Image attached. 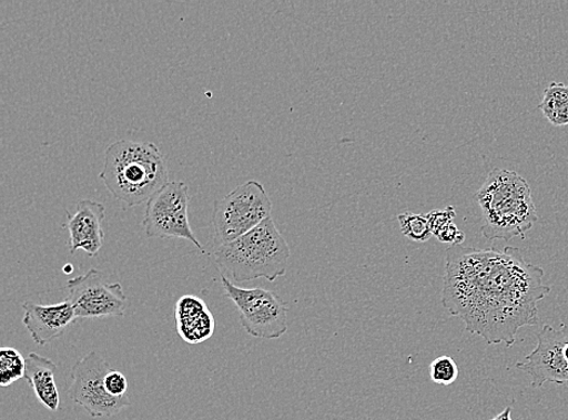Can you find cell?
I'll use <instances>...</instances> for the list:
<instances>
[{
    "mask_svg": "<svg viewBox=\"0 0 568 420\" xmlns=\"http://www.w3.org/2000/svg\"><path fill=\"white\" fill-rule=\"evenodd\" d=\"M538 109L554 126L568 125V85L552 82Z\"/></svg>",
    "mask_w": 568,
    "mask_h": 420,
    "instance_id": "obj_15",
    "label": "cell"
},
{
    "mask_svg": "<svg viewBox=\"0 0 568 420\" xmlns=\"http://www.w3.org/2000/svg\"><path fill=\"white\" fill-rule=\"evenodd\" d=\"M545 270L520 249L452 246L446 252L442 304L487 345L514 346L521 327L539 324L538 304L550 294Z\"/></svg>",
    "mask_w": 568,
    "mask_h": 420,
    "instance_id": "obj_1",
    "label": "cell"
},
{
    "mask_svg": "<svg viewBox=\"0 0 568 420\" xmlns=\"http://www.w3.org/2000/svg\"><path fill=\"white\" fill-rule=\"evenodd\" d=\"M435 238L443 244H452L453 246H456L465 243L466 234L458 229L455 223H452L450 226H447L440 233L435 235Z\"/></svg>",
    "mask_w": 568,
    "mask_h": 420,
    "instance_id": "obj_21",
    "label": "cell"
},
{
    "mask_svg": "<svg viewBox=\"0 0 568 420\" xmlns=\"http://www.w3.org/2000/svg\"><path fill=\"white\" fill-rule=\"evenodd\" d=\"M398 221L402 233L409 240L425 243L433 236V232L426 216L413 213H403L398 216Z\"/></svg>",
    "mask_w": 568,
    "mask_h": 420,
    "instance_id": "obj_17",
    "label": "cell"
},
{
    "mask_svg": "<svg viewBox=\"0 0 568 420\" xmlns=\"http://www.w3.org/2000/svg\"><path fill=\"white\" fill-rule=\"evenodd\" d=\"M58 365L37 352L26 359L24 378L32 387L36 397L49 411L60 410V393L55 380Z\"/></svg>",
    "mask_w": 568,
    "mask_h": 420,
    "instance_id": "obj_14",
    "label": "cell"
},
{
    "mask_svg": "<svg viewBox=\"0 0 568 420\" xmlns=\"http://www.w3.org/2000/svg\"><path fill=\"white\" fill-rule=\"evenodd\" d=\"M224 294L240 311L241 325L255 338L276 339L287 331V306L276 294L264 288H243L221 274Z\"/></svg>",
    "mask_w": 568,
    "mask_h": 420,
    "instance_id": "obj_6",
    "label": "cell"
},
{
    "mask_svg": "<svg viewBox=\"0 0 568 420\" xmlns=\"http://www.w3.org/2000/svg\"><path fill=\"white\" fill-rule=\"evenodd\" d=\"M105 207L103 204L94 201L79 202L75 213H68V228L70 233L71 254L83 249L90 256L99 255L104 243V221Z\"/></svg>",
    "mask_w": 568,
    "mask_h": 420,
    "instance_id": "obj_12",
    "label": "cell"
},
{
    "mask_svg": "<svg viewBox=\"0 0 568 420\" xmlns=\"http://www.w3.org/2000/svg\"><path fill=\"white\" fill-rule=\"evenodd\" d=\"M510 414H511V409H510V407H507V409L504 412L499 413L497 417H495L490 420H513Z\"/></svg>",
    "mask_w": 568,
    "mask_h": 420,
    "instance_id": "obj_22",
    "label": "cell"
},
{
    "mask_svg": "<svg viewBox=\"0 0 568 420\" xmlns=\"http://www.w3.org/2000/svg\"><path fill=\"white\" fill-rule=\"evenodd\" d=\"M292 249L272 217L214 253L221 274L240 284L256 279L273 283L284 277Z\"/></svg>",
    "mask_w": 568,
    "mask_h": 420,
    "instance_id": "obj_4",
    "label": "cell"
},
{
    "mask_svg": "<svg viewBox=\"0 0 568 420\" xmlns=\"http://www.w3.org/2000/svg\"><path fill=\"white\" fill-rule=\"evenodd\" d=\"M191 196L186 183L169 182L148 202L143 228L150 238H176L192 243L202 254L204 246L196 239L191 227L189 207Z\"/></svg>",
    "mask_w": 568,
    "mask_h": 420,
    "instance_id": "obj_7",
    "label": "cell"
},
{
    "mask_svg": "<svg viewBox=\"0 0 568 420\" xmlns=\"http://www.w3.org/2000/svg\"><path fill=\"white\" fill-rule=\"evenodd\" d=\"M24 375L26 359L22 354L16 348L3 347L0 349V387L9 388L19 379L24 378Z\"/></svg>",
    "mask_w": 568,
    "mask_h": 420,
    "instance_id": "obj_16",
    "label": "cell"
},
{
    "mask_svg": "<svg viewBox=\"0 0 568 420\" xmlns=\"http://www.w3.org/2000/svg\"><path fill=\"white\" fill-rule=\"evenodd\" d=\"M517 369L532 378V387L541 388L546 383L564 386L568 383V326L559 330L545 325L538 335L535 350Z\"/></svg>",
    "mask_w": 568,
    "mask_h": 420,
    "instance_id": "obj_10",
    "label": "cell"
},
{
    "mask_svg": "<svg viewBox=\"0 0 568 420\" xmlns=\"http://www.w3.org/2000/svg\"><path fill=\"white\" fill-rule=\"evenodd\" d=\"M69 297L78 320L124 317L128 297L121 284H109L91 268L68 283Z\"/></svg>",
    "mask_w": 568,
    "mask_h": 420,
    "instance_id": "obj_9",
    "label": "cell"
},
{
    "mask_svg": "<svg viewBox=\"0 0 568 420\" xmlns=\"http://www.w3.org/2000/svg\"><path fill=\"white\" fill-rule=\"evenodd\" d=\"M433 235H437L447 226L454 223L456 217V208L454 206H447L443 209H434L427 216Z\"/></svg>",
    "mask_w": 568,
    "mask_h": 420,
    "instance_id": "obj_19",
    "label": "cell"
},
{
    "mask_svg": "<svg viewBox=\"0 0 568 420\" xmlns=\"http://www.w3.org/2000/svg\"><path fill=\"white\" fill-rule=\"evenodd\" d=\"M71 270H72V267H71V266H69V267H64V273H71Z\"/></svg>",
    "mask_w": 568,
    "mask_h": 420,
    "instance_id": "obj_23",
    "label": "cell"
},
{
    "mask_svg": "<svg viewBox=\"0 0 568 420\" xmlns=\"http://www.w3.org/2000/svg\"><path fill=\"white\" fill-rule=\"evenodd\" d=\"M484 218L481 233L487 240L509 242L531 231L538 221L532 191L518 173L494 168L475 194Z\"/></svg>",
    "mask_w": 568,
    "mask_h": 420,
    "instance_id": "obj_3",
    "label": "cell"
},
{
    "mask_svg": "<svg viewBox=\"0 0 568 420\" xmlns=\"http://www.w3.org/2000/svg\"><path fill=\"white\" fill-rule=\"evenodd\" d=\"M105 390L111 397L121 399L128 397V379L122 372L111 371L104 379Z\"/></svg>",
    "mask_w": 568,
    "mask_h": 420,
    "instance_id": "obj_20",
    "label": "cell"
},
{
    "mask_svg": "<svg viewBox=\"0 0 568 420\" xmlns=\"http://www.w3.org/2000/svg\"><path fill=\"white\" fill-rule=\"evenodd\" d=\"M111 371V365L97 351H90L72 367L70 397L92 418L116 416L131 404L129 397L116 399L105 390L104 379Z\"/></svg>",
    "mask_w": 568,
    "mask_h": 420,
    "instance_id": "obj_8",
    "label": "cell"
},
{
    "mask_svg": "<svg viewBox=\"0 0 568 420\" xmlns=\"http://www.w3.org/2000/svg\"><path fill=\"white\" fill-rule=\"evenodd\" d=\"M22 308L24 310L22 322L38 346H47L60 338L68 331L70 325L77 321L75 311L68 298L52 306L26 301Z\"/></svg>",
    "mask_w": 568,
    "mask_h": 420,
    "instance_id": "obj_11",
    "label": "cell"
},
{
    "mask_svg": "<svg viewBox=\"0 0 568 420\" xmlns=\"http://www.w3.org/2000/svg\"><path fill=\"white\" fill-rule=\"evenodd\" d=\"M429 373L434 383L448 387L456 382L459 370L453 358L440 357L430 363Z\"/></svg>",
    "mask_w": 568,
    "mask_h": 420,
    "instance_id": "obj_18",
    "label": "cell"
},
{
    "mask_svg": "<svg viewBox=\"0 0 568 420\" xmlns=\"http://www.w3.org/2000/svg\"><path fill=\"white\" fill-rule=\"evenodd\" d=\"M175 318L179 335L190 345L206 342L215 334L214 315L200 297H181L175 307Z\"/></svg>",
    "mask_w": 568,
    "mask_h": 420,
    "instance_id": "obj_13",
    "label": "cell"
},
{
    "mask_svg": "<svg viewBox=\"0 0 568 420\" xmlns=\"http://www.w3.org/2000/svg\"><path fill=\"white\" fill-rule=\"evenodd\" d=\"M100 178L115 199L134 207L168 185L169 172L154 143L121 140L105 150Z\"/></svg>",
    "mask_w": 568,
    "mask_h": 420,
    "instance_id": "obj_2",
    "label": "cell"
},
{
    "mask_svg": "<svg viewBox=\"0 0 568 420\" xmlns=\"http://www.w3.org/2000/svg\"><path fill=\"white\" fill-rule=\"evenodd\" d=\"M271 213L272 201L260 182L248 181L237 186L214 204L215 249L255 229Z\"/></svg>",
    "mask_w": 568,
    "mask_h": 420,
    "instance_id": "obj_5",
    "label": "cell"
}]
</instances>
